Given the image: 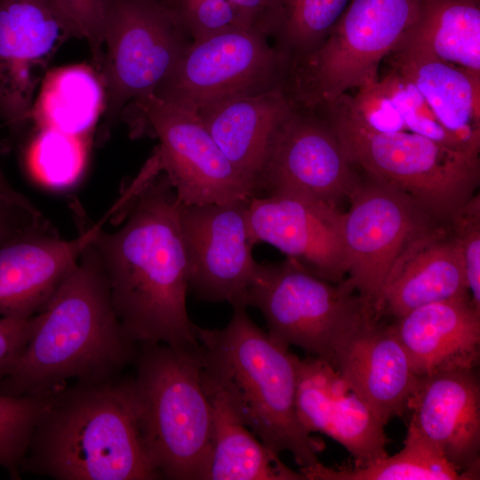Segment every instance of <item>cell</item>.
Instances as JSON below:
<instances>
[{
    "instance_id": "obj_5",
    "label": "cell",
    "mask_w": 480,
    "mask_h": 480,
    "mask_svg": "<svg viewBox=\"0 0 480 480\" xmlns=\"http://www.w3.org/2000/svg\"><path fill=\"white\" fill-rule=\"evenodd\" d=\"M125 378L148 456L161 479L205 480L212 412L202 380L199 344H139Z\"/></svg>"
},
{
    "instance_id": "obj_14",
    "label": "cell",
    "mask_w": 480,
    "mask_h": 480,
    "mask_svg": "<svg viewBox=\"0 0 480 480\" xmlns=\"http://www.w3.org/2000/svg\"><path fill=\"white\" fill-rule=\"evenodd\" d=\"M353 165L327 121L294 104L272 138L257 196H295L338 207L359 182Z\"/></svg>"
},
{
    "instance_id": "obj_13",
    "label": "cell",
    "mask_w": 480,
    "mask_h": 480,
    "mask_svg": "<svg viewBox=\"0 0 480 480\" xmlns=\"http://www.w3.org/2000/svg\"><path fill=\"white\" fill-rule=\"evenodd\" d=\"M250 199L200 205L182 204L180 225L188 288L199 300L246 308V293L260 264L252 257Z\"/></svg>"
},
{
    "instance_id": "obj_17",
    "label": "cell",
    "mask_w": 480,
    "mask_h": 480,
    "mask_svg": "<svg viewBox=\"0 0 480 480\" xmlns=\"http://www.w3.org/2000/svg\"><path fill=\"white\" fill-rule=\"evenodd\" d=\"M296 410L310 432L341 444L361 468L388 455L385 423L338 371L315 356L298 360Z\"/></svg>"
},
{
    "instance_id": "obj_34",
    "label": "cell",
    "mask_w": 480,
    "mask_h": 480,
    "mask_svg": "<svg viewBox=\"0 0 480 480\" xmlns=\"http://www.w3.org/2000/svg\"><path fill=\"white\" fill-rule=\"evenodd\" d=\"M338 100L353 118L372 131H406L400 113L383 91L379 79L358 88L355 96L346 93Z\"/></svg>"
},
{
    "instance_id": "obj_11",
    "label": "cell",
    "mask_w": 480,
    "mask_h": 480,
    "mask_svg": "<svg viewBox=\"0 0 480 480\" xmlns=\"http://www.w3.org/2000/svg\"><path fill=\"white\" fill-rule=\"evenodd\" d=\"M133 133H151L161 168L185 205L250 199L256 196L223 154L196 113L169 103L155 93L132 100Z\"/></svg>"
},
{
    "instance_id": "obj_9",
    "label": "cell",
    "mask_w": 480,
    "mask_h": 480,
    "mask_svg": "<svg viewBox=\"0 0 480 480\" xmlns=\"http://www.w3.org/2000/svg\"><path fill=\"white\" fill-rule=\"evenodd\" d=\"M268 38L232 29L193 40L154 93L197 113L228 98L284 85L287 60Z\"/></svg>"
},
{
    "instance_id": "obj_38",
    "label": "cell",
    "mask_w": 480,
    "mask_h": 480,
    "mask_svg": "<svg viewBox=\"0 0 480 480\" xmlns=\"http://www.w3.org/2000/svg\"><path fill=\"white\" fill-rule=\"evenodd\" d=\"M35 316L0 318V380L14 369L32 334Z\"/></svg>"
},
{
    "instance_id": "obj_28",
    "label": "cell",
    "mask_w": 480,
    "mask_h": 480,
    "mask_svg": "<svg viewBox=\"0 0 480 480\" xmlns=\"http://www.w3.org/2000/svg\"><path fill=\"white\" fill-rule=\"evenodd\" d=\"M308 480H465L446 457L420 432L408 427L403 448L361 468H332L317 462L300 468Z\"/></svg>"
},
{
    "instance_id": "obj_40",
    "label": "cell",
    "mask_w": 480,
    "mask_h": 480,
    "mask_svg": "<svg viewBox=\"0 0 480 480\" xmlns=\"http://www.w3.org/2000/svg\"><path fill=\"white\" fill-rule=\"evenodd\" d=\"M162 2V0H160Z\"/></svg>"
},
{
    "instance_id": "obj_23",
    "label": "cell",
    "mask_w": 480,
    "mask_h": 480,
    "mask_svg": "<svg viewBox=\"0 0 480 480\" xmlns=\"http://www.w3.org/2000/svg\"><path fill=\"white\" fill-rule=\"evenodd\" d=\"M293 106L279 85L228 98L196 113L226 157L253 187L255 196L272 138Z\"/></svg>"
},
{
    "instance_id": "obj_35",
    "label": "cell",
    "mask_w": 480,
    "mask_h": 480,
    "mask_svg": "<svg viewBox=\"0 0 480 480\" xmlns=\"http://www.w3.org/2000/svg\"><path fill=\"white\" fill-rule=\"evenodd\" d=\"M449 224L464 257L468 294L480 308V196L476 193L451 217Z\"/></svg>"
},
{
    "instance_id": "obj_27",
    "label": "cell",
    "mask_w": 480,
    "mask_h": 480,
    "mask_svg": "<svg viewBox=\"0 0 480 480\" xmlns=\"http://www.w3.org/2000/svg\"><path fill=\"white\" fill-rule=\"evenodd\" d=\"M398 45L480 73V0H418L416 19Z\"/></svg>"
},
{
    "instance_id": "obj_4",
    "label": "cell",
    "mask_w": 480,
    "mask_h": 480,
    "mask_svg": "<svg viewBox=\"0 0 480 480\" xmlns=\"http://www.w3.org/2000/svg\"><path fill=\"white\" fill-rule=\"evenodd\" d=\"M196 332L202 379L225 396L248 429L274 453L290 452L300 468L319 462L324 444L297 414L299 357L290 347L261 330L244 307L233 308L226 327Z\"/></svg>"
},
{
    "instance_id": "obj_7",
    "label": "cell",
    "mask_w": 480,
    "mask_h": 480,
    "mask_svg": "<svg viewBox=\"0 0 480 480\" xmlns=\"http://www.w3.org/2000/svg\"><path fill=\"white\" fill-rule=\"evenodd\" d=\"M418 0H351L324 43L288 68L292 102L318 109L379 79L381 60L414 22Z\"/></svg>"
},
{
    "instance_id": "obj_31",
    "label": "cell",
    "mask_w": 480,
    "mask_h": 480,
    "mask_svg": "<svg viewBox=\"0 0 480 480\" xmlns=\"http://www.w3.org/2000/svg\"><path fill=\"white\" fill-rule=\"evenodd\" d=\"M86 138L39 128L28 151V164L43 183L55 188L73 185L86 163Z\"/></svg>"
},
{
    "instance_id": "obj_33",
    "label": "cell",
    "mask_w": 480,
    "mask_h": 480,
    "mask_svg": "<svg viewBox=\"0 0 480 480\" xmlns=\"http://www.w3.org/2000/svg\"><path fill=\"white\" fill-rule=\"evenodd\" d=\"M379 82L400 113L406 131L453 149L471 152L441 124L421 93L404 75L394 68Z\"/></svg>"
},
{
    "instance_id": "obj_26",
    "label": "cell",
    "mask_w": 480,
    "mask_h": 480,
    "mask_svg": "<svg viewBox=\"0 0 480 480\" xmlns=\"http://www.w3.org/2000/svg\"><path fill=\"white\" fill-rule=\"evenodd\" d=\"M105 104L100 71L85 64L68 65L44 75L31 118L39 128L87 138L104 113Z\"/></svg>"
},
{
    "instance_id": "obj_1",
    "label": "cell",
    "mask_w": 480,
    "mask_h": 480,
    "mask_svg": "<svg viewBox=\"0 0 480 480\" xmlns=\"http://www.w3.org/2000/svg\"><path fill=\"white\" fill-rule=\"evenodd\" d=\"M138 183L123 226L110 232L101 228L92 242L108 281L113 308L138 345L197 346L196 325L186 305L182 203L156 153Z\"/></svg>"
},
{
    "instance_id": "obj_8",
    "label": "cell",
    "mask_w": 480,
    "mask_h": 480,
    "mask_svg": "<svg viewBox=\"0 0 480 480\" xmlns=\"http://www.w3.org/2000/svg\"><path fill=\"white\" fill-rule=\"evenodd\" d=\"M244 305L261 312L272 337L330 364L348 335L376 319L346 281L329 282L290 259L259 264Z\"/></svg>"
},
{
    "instance_id": "obj_20",
    "label": "cell",
    "mask_w": 480,
    "mask_h": 480,
    "mask_svg": "<svg viewBox=\"0 0 480 480\" xmlns=\"http://www.w3.org/2000/svg\"><path fill=\"white\" fill-rule=\"evenodd\" d=\"M105 219L72 239L62 238L56 229L39 230L0 246V315L28 318L39 313Z\"/></svg>"
},
{
    "instance_id": "obj_3",
    "label": "cell",
    "mask_w": 480,
    "mask_h": 480,
    "mask_svg": "<svg viewBox=\"0 0 480 480\" xmlns=\"http://www.w3.org/2000/svg\"><path fill=\"white\" fill-rule=\"evenodd\" d=\"M55 480H156L125 378L51 391L20 466Z\"/></svg>"
},
{
    "instance_id": "obj_30",
    "label": "cell",
    "mask_w": 480,
    "mask_h": 480,
    "mask_svg": "<svg viewBox=\"0 0 480 480\" xmlns=\"http://www.w3.org/2000/svg\"><path fill=\"white\" fill-rule=\"evenodd\" d=\"M276 0H162L191 41L225 30H250L270 36Z\"/></svg>"
},
{
    "instance_id": "obj_19",
    "label": "cell",
    "mask_w": 480,
    "mask_h": 480,
    "mask_svg": "<svg viewBox=\"0 0 480 480\" xmlns=\"http://www.w3.org/2000/svg\"><path fill=\"white\" fill-rule=\"evenodd\" d=\"M409 427L434 444L460 471L478 478L480 385L475 368L420 377L409 398Z\"/></svg>"
},
{
    "instance_id": "obj_16",
    "label": "cell",
    "mask_w": 480,
    "mask_h": 480,
    "mask_svg": "<svg viewBox=\"0 0 480 480\" xmlns=\"http://www.w3.org/2000/svg\"><path fill=\"white\" fill-rule=\"evenodd\" d=\"M338 207L295 196H253L248 220L254 244H269L315 276L340 283L348 263Z\"/></svg>"
},
{
    "instance_id": "obj_18",
    "label": "cell",
    "mask_w": 480,
    "mask_h": 480,
    "mask_svg": "<svg viewBox=\"0 0 480 480\" xmlns=\"http://www.w3.org/2000/svg\"><path fill=\"white\" fill-rule=\"evenodd\" d=\"M465 297L470 298L460 242L448 221L435 220L394 260L374 315L397 319L425 305Z\"/></svg>"
},
{
    "instance_id": "obj_6",
    "label": "cell",
    "mask_w": 480,
    "mask_h": 480,
    "mask_svg": "<svg viewBox=\"0 0 480 480\" xmlns=\"http://www.w3.org/2000/svg\"><path fill=\"white\" fill-rule=\"evenodd\" d=\"M324 109L353 164L407 194L434 219L449 221L476 194L479 154L453 149L409 131H372L353 118L339 100Z\"/></svg>"
},
{
    "instance_id": "obj_24",
    "label": "cell",
    "mask_w": 480,
    "mask_h": 480,
    "mask_svg": "<svg viewBox=\"0 0 480 480\" xmlns=\"http://www.w3.org/2000/svg\"><path fill=\"white\" fill-rule=\"evenodd\" d=\"M393 52V68L416 86L441 124L479 154L480 73L409 45H398Z\"/></svg>"
},
{
    "instance_id": "obj_29",
    "label": "cell",
    "mask_w": 480,
    "mask_h": 480,
    "mask_svg": "<svg viewBox=\"0 0 480 480\" xmlns=\"http://www.w3.org/2000/svg\"><path fill=\"white\" fill-rule=\"evenodd\" d=\"M351 0H276L270 36L289 66L316 50Z\"/></svg>"
},
{
    "instance_id": "obj_25",
    "label": "cell",
    "mask_w": 480,
    "mask_h": 480,
    "mask_svg": "<svg viewBox=\"0 0 480 480\" xmlns=\"http://www.w3.org/2000/svg\"><path fill=\"white\" fill-rule=\"evenodd\" d=\"M202 380L212 412V450L205 480H305L248 429L220 390Z\"/></svg>"
},
{
    "instance_id": "obj_39",
    "label": "cell",
    "mask_w": 480,
    "mask_h": 480,
    "mask_svg": "<svg viewBox=\"0 0 480 480\" xmlns=\"http://www.w3.org/2000/svg\"><path fill=\"white\" fill-rule=\"evenodd\" d=\"M0 195L16 202L24 203V204L32 203L25 196L18 192L15 188H13L11 186V184L6 180L1 169V166H0Z\"/></svg>"
},
{
    "instance_id": "obj_37",
    "label": "cell",
    "mask_w": 480,
    "mask_h": 480,
    "mask_svg": "<svg viewBox=\"0 0 480 480\" xmlns=\"http://www.w3.org/2000/svg\"><path fill=\"white\" fill-rule=\"evenodd\" d=\"M55 228L32 203L24 204L0 195V246L39 230Z\"/></svg>"
},
{
    "instance_id": "obj_15",
    "label": "cell",
    "mask_w": 480,
    "mask_h": 480,
    "mask_svg": "<svg viewBox=\"0 0 480 480\" xmlns=\"http://www.w3.org/2000/svg\"><path fill=\"white\" fill-rule=\"evenodd\" d=\"M70 36L50 0H0V116L12 130L31 119L39 75Z\"/></svg>"
},
{
    "instance_id": "obj_22",
    "label": "cell",
    "mask_w": 480,
    "mask_h": 480,
    "mask_svg": "<svg viewBox=\"0 0 480 480\" xmlns=\"http://www.w3.org/2000/svg\"><path fill=\"white\" fill-rule=\"evenodd\" d=\"M391 327L418 377L478 363L480 308L469 297L415 308Z\"/></svg>"
},
{
    "instance_id": "obj_32",
    "label": "cell",
    "mask_w": 480,
    "mask_h": 480,
    "mask_svg": "<svg viewBox=\"0 0 480 480\" xmlns=\"http://www.w3.org/2000/svg\"><path fill=\"white\" fill-rule=\"evenodd\" d=\"M51 391L37 396L0 395V466L19 479L35 426Z\"/></svg>"
},
{
    "instance_id": "obj_36",
    "label": "cell",
    "mask_w": 480,
    "mask_h": 480,
    "mask_svg": "<svg viewBox=\"0 0 480 480\" xmlns=\"http://www.w3.org/2000/svg\"><path fill=\"white\" fill-rule=\"evenodd\" d=\"M66 18L76 37L91 49L97 70L100 69L106 22L112 0H50Z\"/></svg>"
},
{
    "instance_id": "obj_2",
    "label": "cell",
    "mask_w": 480,
    "mask_h": 480,
    "mask_svg": "<svg viewBox=\"0 0 480 480\" xmlns=\"http://www.w3.org/2000/svg\"><path fill=\"white\" fill-rule=\"evenodd\" d=\"M138 350L117 318L107 276L91 243L35 315L22 355L0 380V395L37 396L69 382L116 380L133 364Z\"/></svg>"
},
{
    "instance_id": "obj_21",
    "label": "cell",
    "mask_w": 480,
    "mask_h": 480,
    "mask_svg": "<svg viewBox=\"0 0 480 480\" xmlns=\"http://www.w3.org/2000/svg\"><path fill=\"white\" fill-rule=\"evenodd\" d=\"M331 364L385 424L406 412L420 378L391 325L375 318L344 339Z\"/></svg>"
},
{
    "instance_id": "obj_12",
    "label": "cell",
    "mask_w": 480,
    "mask_h": 480,
    "mask_svg": "<svg viewBox=\"0 0 480 480\" xmlns=\"http://www.w3.org/2000/svg\"><path fill=\"white\" fill-rule=\"evenodd\" d=\"M349 200L342 219L348 275L345 281L374 313L394 260L412 237L436 219L404 192L372 177L358 182Z\"/></svg>"
},
{
    "instance_id": "obj_10",
    "label": "cell",
    "mask_w": 480,
    "mask_h": 480,
    "mask_svg": "<svg viewBox=\"0 0 480 480\" xmlns=\"http://www.w3.org/2000/svg\"><path fill=\"white\" fill-rule=\"evenodd\" d=\"M187 36L160 0H112L100 69L107 123L128 102L155 92L191 42Z\"/></svg>"
}]
</instances>
